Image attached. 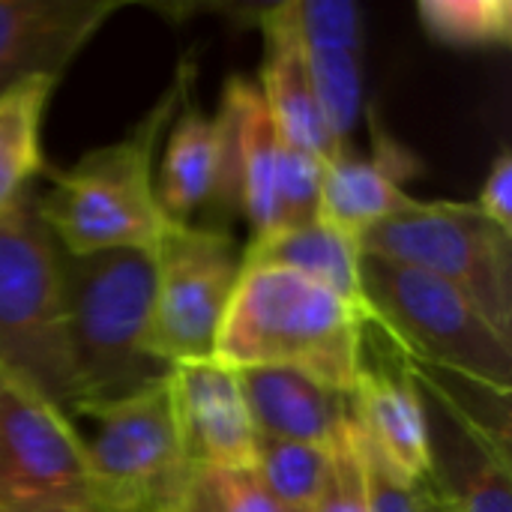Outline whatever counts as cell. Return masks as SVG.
Masks as SVG:
<instances>
[{
	"instance_id": "1",
	"label": "cell",
	"mask_w": 512,
	"mask_h": 512,
	"mask_svg": "<svg viewBox=\"0 0 512 512\" xmlns=\"http://www.w3.org/2000/svg\"><path fill=\"white\" fill-rule=\"evenodd\" d=\"M195 66L174 69L159 102L120 141L84 153L72 168L45 171L48 189L36 195V210L66 255L111 249L153 252L168 216L156 198V150L165 129L192 93Z\"/></svg>"
},
{
	"instance_id": "2",
	"label": "cell",
	"mask_w": 512,
	"mask_h": 512,
	"mask_svg": "<svg viewBox=\"0 0 512 512\" xmlns=\"http://www.w3.org/2000/svg\"><path fill=\"white\" fill-rule=\"evenodd\" d=\"M366 318L318 282L270 264H243L216 360L231 369H291L342 396L360 375Z\"/></svg>"
},
{
	"instance_id": "3",
	"label": "cell",
	"mask_w": 512,
	"mask_h": 512,
	"mask_svg": "<svg viewBox=\"0 0 512 512\" xmlns=\"http://www.w3.org/2000/svg\"><path fill=\"white\" fill-rule=\"evenodd\" d=\"M60 276L81 384L78 405H102L132 396L171 372L147 354L156 279L153 252H60Z\"/></svg>"
},
{
	"instance_id": "4",
	"label": "cell",
	"mask_w": 512,
	"mask_h": 512,
	"mask_svg": "<svg viewBox=\"0 0 512 512\" xmlns=\"http://www.w3.org/2000/svg\"><path fill=\"white\" fill-rule=\"evenodd\" d=\"M0 366L66 417L81 402L60 276V246L27 189L0 207Z\"/></svg>"
},
{
	"instance_id": "5",
	"label": "cell",
	"mask_w": 512,
	"mask_h": 512,
	"mask_svg": "<svg viewBox=\"0 0 512 512\" xmlns=\"http://www.w3.org/2000/svg\"><path fill=\"white\" fill-rule=\"evenodd\" d=\"M360 273L375 324L417 369L510 396L512 339L501 336L468 297L429 273L372 255H363Z\"/></svg>"
},
{
	"instance_id": "6",
	"label": "cell",
	"mask_w": 512,
	"mask_h": 512,
	"mask_svg": "<svg viewBox=\"0 0 512 512\" xmlns=\"http://www.w3.org/2000/svg\"><path fill=\"white\" fill-rule=\"evenodd\" d=\"M360 252L429 273L512 339V231L495 225L474 201H417L369 228Z\"/></svg>"
},
{
	"instance_id": "7",
	"label": "cell",
	"mask_w": 512,
	"mask_h": 512,
	"mask_svg": "<svg viewBox=\"0 0 512 512\" xmlns=\"http://www.w3.org/2000/svg\"><path fill=\"white\" fill-rule=\"evenodd\" d=\"M69 420L87 426L78 435L111 512H180L195 468L180 450L168 375L123 399L78 405Z\"/></svg>"
},
{
	"instance_id": "8",
	"label": "cell",
	"mask_w": 512,
	"mask_h": 512,
	"mask_svg": "<svg viewBox=\"0 0 512 512\" xmlns=\"http://www.w3.org/2000/svg\"><path fill=\"white\" fill-rule=\"evenodd\" d=\"M0 507L6 512H111L78 426L3 366Z\"/></svg>"
},
{
	"instance_id": "9",
	"label": "cell",
	"mask_w": 512,
	"mask_h": 512,
	"mask_svg": "<svg viewBox=\"0 0 512 512\" xmlns=\"http://www.w3.org/2000/svg\"><path fill=\"white\" fill-rule=\"evenodd\" d=\"M147 354L162 366L213 360L216 339L243 273V252L219 228L165 225L153 249Z\"/></svg>"
},
{
	"instance_id": "10",
	"label": "cell",
	"mask_w": 512,
	"mask_h": 512,
	"mask_svg": "<svg viewBox=\"0 0 512 512\" xmlns=\"http://www.w3.org/2000/svg\"><path fill=\"white\" fill-rule=\"evenodd\" d=\"M354 423L366 447L402 480L426 483L432 474L429 411L411 357L366 321L360 375L351 393Z\"/></svg>"
},
{
	"instance_id": "11",
	"label": "cell",
	"mask_w": 512,
	"mask_h": 512,
	"mask_svg": "<svg viewBox=\"0 0 512 512\" xmlns=\"http://www.w3.org/2000/svg\"><path fill=\"white\" fill-rule=\"evenodd\" d=\"M168 390L180 450L192 468L246 471L255 465L258 432L237 369L216 357L177 363L168 372Z\"/></svg>"
},
{
	"instance_id": "12",
	"label": "cell",
	"mask_w": 512,
	"mask_h": 512,
	"mask_svg": "<svg viewBox=\"0 0 512 512\" xmlns=\"http://www.w3.org/2000/svg\"><path fill=\"white\" fill-rule=\"evenodd\" d=\"M276 9L303 48V60L333 138L348 150L363 108L360 6L351 0H288L276 3Z\"/></svg>"
},
{
	"instance_id": "13",
	"label": "cell",
	"mask_w": 512,
	"mask_h": 512,
	"mask_svg": "<svg viewBox=\"0 0 512 512\" xmlns=\"http://www.w3.org/2000/svg\"><path fill=\"white\" fill-rule=\"evenodd\" d=\"M219 114L228 132L225 201L237 204L252 225V243H264L282 231L279 180H282V135L264 105L255 81L231 75Z\"/></svg>"
},
{
	"instance_id": "14",
	"label": "cell",
	"mask_w": 512,
	"mask_h": 512,
	"mask_svg": "<svg viewBox=\"0 0 512 512\" xmlns=\"http://www.w3.org/2000/svg\"><path fill=\"white\" fill-rule=\"evenodd\" d=\"M123 0H0V90L36 75L57 78Z\"/></svg>"
},
{
	"instance_id": "15",
	"label": "cell",
	"mask_w": 512,
	"mask_h": 512,
	"mask_svg": "<svg viewBox=\"0 0 512 512\" xmlns=\"http://www.w3.org/2000/svg\"><path fill=\"white\" fill-rule=\"evenodd\" d=\"M258 24L264 33V63H261L258 90L282 141H288L303 153H312L324 165H333L348 150L339 147V141L333 138L324 120L294 30L279 15L276 3L258 9Z\"/></svg>"
},
{
	"instance_id": "16",
	"label": "cell",
	"mask_w": 512,
	"mask_h": 512,
	"mask_svg": "<svg viewBox=\"0 0 512 512\" xmlns=\"http://www.w3.org/2000/svg\"><path fill=\"white\" fill-rule=\"evenodd\" d=\"M240 387L258 438L330 450L354 417L342 396L291 369H240Z\"/></svg>"
},
{
	"instance_id": "17",
	"label": "cell",
	"mask_w": 512,
	"mask_h": 512,
	"mask_svg": "<svg viewBox=\"0 0 512 512\" xmlns=\"http://www.w3.org/2000/svg\"><path fill=\"white\" fill-rule=\"evenodd\" d=\"M228 132L225 117L198 111L189 99L171 123L159 165L156 198L171 222H192L210 201H225Z\"/></svg>"
},
{
	"instance_id": "18",
	"label": "cell",
	"mask_w": 512,
	"mask_h": 512,
	"mask_svg": "<svg viewBox=\"0 0 512 512\" xmlns=\"http://www.w3.org/2000/svg\"><path fill=\"white\" fill-rule=\"evenodd\" d=\"M411 174L414 159L393 141H378L375 156L366 159L342 153L324 171L318 219L360 240L369 228L411 201L405 192V180Z\"/></svg>"
},
{
	"instance_id": "19",
	"label": "cell",
	"mask_w": 512,
	"mask_h": 512,
	"mask_svg": "<svg viewBox=\"0 0 512 512\" xmlns=\"http://www.w3.org/2000/svg\"><path fill=\"white\" fill-rule=\"evenodd\" d=\"M360 261H363L360 243L324 219L279 231L276 237L264 243H249L243 249V264H270V267L294 270L318 282L339 300H345L366 321H375V312L363 291Z\"/></svg>"
},
{
	"instance_id": "20",
	"label": "cell",
	"mask_w": 512,
	"mask_h": 512,
	"mask_svg": "<svg viewBox=\"0 0 512 512\" xmlns=\"http://www.w3.org/2000/svg\"><path fill=\"white\" fill-rule=\"evenodd\" d=\"M444 414L456 432V444H429V483L447 512H512L510 450L495 447L447 405Z\"/></svg>"
},
{
	"instance_id": "21",
	"label": "cell",
	"mask_w": 512,
	"mask_h": 512,
	"mask_svg": "<svg viewBox=\"0 0 512 512\" xmlns=\"http://www.w3.org/2000/svg\"><path fill=\"white\" fill-rule=\"evenodd\" d=\"M57 78L36 75L0 90V207L30 189V180L45 171L42 120Z\"/></svg>"
},
{
	"instance_id": "22",
	"label": "cell",
	"mask_w": 512,
	"mask_h": 512,
	"mask_svg": "<svg viewBox=\"0 0 512 512\" xmlns=\"http://www.w3.org/2000/svg\"><path fill=\"white\" fill-rule=\"evenodd\" d=\"M252 471L282 512H318L330 477V450L258 438Z\"/></svg>"
},
{
	"instance_id": "23",
	"label": "cell",
	"mask_w": 512,
	"mask_h": 512,
	"mask_svg": "<svg viewBox=\"0 0 512 512\" xmlns=\"http://www.w3.org/2000/svg\"><path fill=\"white\" fill-rule=\"evenodd\" d=\"M417 18L432 42L459 51L507 48L512 39L507 0H423Z\"/></svg>"
},
{
	"instance_id": "24",
	"label": "cell",
	"mask_w": 512,
	"mask_h": 512,
	"mask_svg": "<svg viewBox=\"0 0 512 512\" xmlns=\"http://www.w3.org/2000/svg\"><path fill=\"white\" fill-rule=\"evenodd\" d=\"M180 512H282L264 492L255 471L195 468Z\"/></svg>"
},
{
	"instance_id": "25",
	"label": "cell",
	"mask_w": 512,
	"mask_h": 512,
	"mask_svg": "<svg viewBox=\"0 0 512 512\" xmlns=\"http://www.w3.org/2000/svg\"><path fill=\"white\" fill-rule=\"evenodd\" d=\"M324 171H327V165L321 159L282 141V180H279L282 231L309 225L321 216Z\"/></svg>"
},
{
	"instance_id": "26",
	"label": "cell",
	"mask_w": 512,
	"mask_h": 512,
	"mask_svg": "<svg viewBox=\"0 0 512 512\" xmlns=\"http://www.w3.org/2000/svg\"><path fill=\"white\" fill-rule=\"evenodd\" d=\"M318 512H369L363 450H360V432L354 417L345 423V429L330 447V477Z\"/></svg>"
},
{
	"instance_id": "27",
	"label": "cell",
	"mask_w": 512,
	"mask_h": 512,
	"mask_svg": "<svg viewBox=\"0 0 512 512\" xmlns=\"http://www.w3.org/2000/svg\"><path fill=\"white\" fill-rule=\"evenodd\" d=\"M360 432V429H357ZM363 471H366V495H369V512H435L438 495L432 483H408L399 474H393L363 441Z\"/></svg>"
},
{
	"instance_id": "28",
	"label": "cell",
	"mask_w": 512,
	"mask_h": 512,
	"mask_svg": "<svg viewBox=\"0 0 512 512\" xmlns=\"http://www.w3.org/2000/svg\"><path fill=\"white\" fill-rule=\"evenodd\" d=\"M495 225L512 231V153L510 147H501L498 156L489 165V174L480 186V195L474 201Z\"/></svg>"
},
{
	"instance_id": "29",
	"label": "cell",
	"mask_w": 512,
	"mask_h": 512,
	"mask_svg": "<svg viewBox=\"0 0 512 512\" xmlns=\"http://www.w3.org/2000/svg\"><path fill=\"white\" fill-rule=\"evenodd\" d=\"M435 512H447L444 507H441V501H438V510H435Z\"/></svg>"
},
{
	"instance_id": "30",
	"label": "cell",
	"mask_w": 512,
	"mask_h": 512,
	"mask_svg": "<svg viewBox=\"0 0 512 512\" xmlns=\"http://www.w3.org/2000/svg\"><path fill=\"white\" fill-rule=\"evenodd\" d=\"M0 512H6V510H3V507H0Z\"/></svg>"
}]
</instances>
